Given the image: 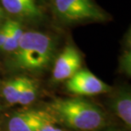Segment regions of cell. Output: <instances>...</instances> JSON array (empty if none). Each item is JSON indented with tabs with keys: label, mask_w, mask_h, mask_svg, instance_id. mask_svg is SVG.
<instances>
[{
	"label": "cell",
	"mask_w": 131,
	"mask_h": 131,
	"mask_svg": "<svg viewBox=\"0 0 131 131\" xmlns=\"http://www.w3.org/2000/svg\"><path fill=\"white\" fill-rule=\"evenodd\" d=\"M48 112L67 127L78 130H94L105 123L102 111L83 98L55 99L48 106Z\"/></svg>",
	"instance_id": "1"
},
{
	"label": "cell",
	"mask_w": 131,
	"mask_h": 131,
	"mask_svg": "<svg viewBox=\"0 0 131 131\" xmlns=\"http://www.w3.org/2000/svg\"><path fill=\"white\" fill-rule=\"evenodd\" d=\"M55 52V42L44 33L27 31L14 52L13 63L24 70H41L49 64Z\"/></svg>",
	"instance_id": "2"
},
{
	"label": "cell",
	"mask_w": 131,
	"mask_h": 131,
	"mask_svg": "<svg viewBox=\"0 0 131 131\" xmlns=\"http://www.w3.org/2000/svg\"><path fill=\"white\" fill-rule=\"evenodd\" d=\"M55 9L66 21L104 20L105 13L92 0H55Z\"/></svg>",
	"instance_id": "3"
},
{
	"label": "cell",
	"mask_w": 131,
	"mask_h": 131,
	"mask_svg": "<svg viewBox=\"0 0 131 131\" xmlns=\"http://www.w3.org/2000/svg\"><path fill=\"white\" fill-rule=\"evenodd\" d=\"M69 92L78 96H94L109 92L111 87L88 69H79L66 81Z\"/></svg>",
	"instance_id": "4"
},
{
	"label": "cell",
	"mask_w": 131,
	"mask_h": 131,
	"mask_svg": "<svg viewBox=\"0 0 131 131\" xmlns=\"http://www.w3.org/2000/svg\"><path fill=\"white\" fill-rule=\"evenodd\" d=\"M48 111L30 109L17 113L8 122V131H37L45 123H55Z\"/></svg>",
	"instance_id": "5"
},
{
	"label": "cell",
	"mask_w": 131,
	"mask_h": 131,
	"mask_svg": "<svg viewBox=\"0 0 131 131\" xmlns=\"http://www.w3.org/2000/svg\"><path fill=\"white\" fill-rule=\"evenodd\" d=\"M82 56L73 46H67L59 54L53 69V79L56 81L68 80L79 70Z\"/></svg>",
	"instance_id": "6"
},
{
	"label": "cell",
	"mask_w": 131,
	"mask_h": 131,
	"mask_svg": "<svg viewBox=\"0 0 131 131\" xmlns=\"http://www.w3.org/2000/svg\"><path fill=\"white\" fill-rule=\"evenodd\" d=\"M2 7L10 15L36 19L42 17V11L36 0H0Z\"/></svg>",
	"instance_id": "7"
},
{
	"label": "cell",
	"mask_w": 131,
	"mask_h": 131,
	"mask_svg": "<svg viewBox=\"0 0 131 131\" xmlns=\"http://www.w3.org/2000/svg\"><path fill=\"white\" fill-rule=\"evenodd\" d=\"M113 109L121 120L129 128L131 125V96L128 91H121L113 101Z\"/></svg>",
	"instance_id": "8"
},
{
	"label": "cell",
	"mask_w": 131,
	"mask_h": 131,
	"mask_svg": "<svg viewBox=\"0 0 131 131\" xmlns=\"http://www.w3.org/2000/svg\"><path fill=\"white\" fill-rule=\"evenodd\" d=\"M24 80V76H19L13 78L5 83V85L2 89V94L4 99L10 104L15 105L18 103L21 91L22 90V87H23Z\"/></svg>",
	"instance_id": "9"
},
{
	"label": "cell",
	"mask_w": 131,
	"mask_h": 131,
	"mask_svg": "<svg viewBox=\"0 0 131 131\" xmlns=\"http://www.w3.org/2000/svg\"><path fill=\"white\" fill-rule=\"evenodd\" d=\"M37 84L32 79L25 77L24 84L21 91L18 103L21 106H27L34 102L37 96Z\"/></svg>",
	"instance_id": "10"
},
{
	"label": "cell",
	"mask_w": 131,
	"mask_h": 131,
	"mask_svg": "<svg viewBox=\"0 0 131 131\" xmlns=\"http://www.w3.org/2000/svg\"><path fill=\"white\" fill-rule=\"evenodd\" d=\"M7 35H8V24L6 21L1 27H0V48L1 49L5 42Z\"/></svg>",
	"instance_id": "11"
},
{
	"label": "cell",
	"mask_w": 131,
	"mask_h": 131,
	"mask_svg": "<svg viewBox=\"0 0 131 131\" xmlns=\"http://www.w3.org/2000/svg\"><path fill=\"white\" fill-rule=\"evenodd\" d=\"M54 123H45L43 125H41L40 128L37 131H65L64 129L55 126Z\"/></svg>",
	"instance_id": "12"
},
{
	"label": "cell",
	"mask_w": 131,
	"mask_h": 131,
	"mask_svg": "<svg viewBox=\"0 0 131 131\" xmlns=\"http://www.w3.org/2000/svg\"><path fill=\"white\" fill-rule=\"evenodd\" d=\"M3 17H4V11H3L2 7L0 6V20L3 19Z\"/></svg>",
	"instance_id": "13"
},
{
	"label": "cell",
	"mask_w": 131,
	"mask_h": 131,
	"mask_svg": "<svg viewBox=\"0 0 131 131\" xmlns=\"http://www.w3.org/2000/svg\"><path fill=\"white\" fill-rule=\"evenodd\" d=\"M113 131H114V130H113Z\"/></svg>",
	"instance_id": "14"
}]
</instances>
